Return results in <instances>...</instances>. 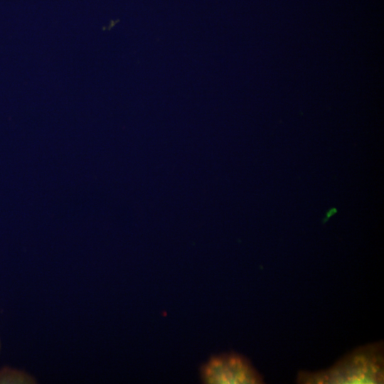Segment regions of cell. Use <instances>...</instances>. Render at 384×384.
Instances as JSON below:
<instances>
[{
	"instance_id": "obj_1",
	"label": "cell",
	"mask_w": 384,
	"mask_h": 384,
	"mask_svg": "<svg viewBox=\"0 0 384 384\" xmlns=\"http://www.w3.org/2000/svg\"><path fill=\"white\" fill-rule=\"evenodd\" d=\"M383 352L381 343L357 348L327 370L302 372V383H383Z\"/></svg>"
},
{
	"instance_id": "obj_2",
	"label": "cell",
	"mask_w": 384,
	"mask_h": 384,
	"mask_svg": "<svg viewBox=\"0 0 384 384\" xmlns=\"http://www.w3.org/2000/svg\"><path fill=\"white\" fill-rule=\"evenodd\" d=\"M201 377L209 384H257L263 383L259 373L245 357L237 353L210 358L201 368Z\"/></svg>"
}]
</instances>
